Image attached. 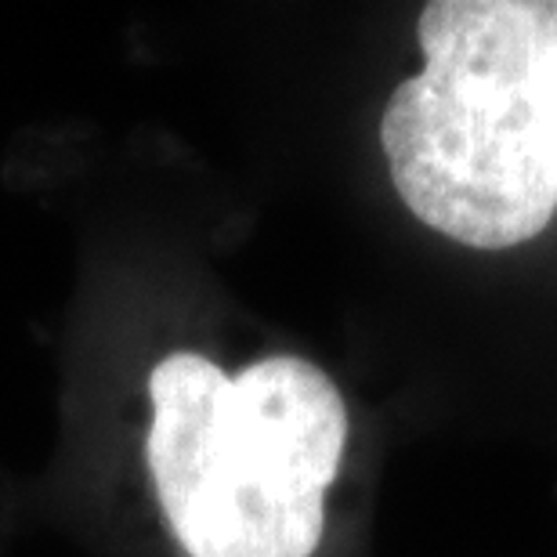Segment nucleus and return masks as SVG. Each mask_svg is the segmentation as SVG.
<instances>
[{"label":"nucleus","mask_w":557,"mask_h":557,"mask_svg":"<svg viewBox=\"0 0 557 557\" xmlns=\"http://www.w3.org/2000/svg\"><path fill=\"white\" fill-rule=\"evenodd\" d=\"M417 40L423 70L381 120L403 203L474 250L536 239L557 207V0H431Z\"/></svg>","instance_id":"1"},{"label":"nucleus","mask_w":557,"mask_h":557,"mask_svg":"<svg viewBox=\"0 0 557 557\" xmlns=\"http://www.w3.org/2000/svg\"><path fill=\"white\" fill-rule=\"evenodd\" d=\"M156 496L188 557H311L348 409L315 362L272 355L225 376L193 351L149 376Z\"/></svg>","instance_id":"2"}]
</instances>
